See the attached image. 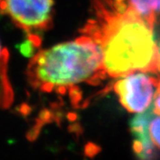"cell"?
<instances>
[{
  "label": "cell",
  "mask_w": 160,
  "mask_h": 160,
  "mask_svg": "<svg viewBox=\"0 0 160 160\" xmlns=\"http://www.w3.org/2000/svg\"><path fill=\"white\" fill-rule=\"evenodd\" d=\"M0 12L24 30L38 48L41 34L52 26L54 0H0Z\"/></svg>",
  "instance_id": "3957f363"
},
{
  "label": "cell",
  "mask_w": 160,
  "mask_h": 160,
  "mask_svg": "<svg viewBox=\"0 0 160 160\" xmlns=\"http://www.w3.org/2000/svg\"><path fill=\"white\" fill-rule=\"evenodd\" d=\"M150 135L154 145L160 150V115L152 118L150 123Z\"/></svg>",
  "instance_id": "52a82bcc"
},
{
  "label": "cell",
  "mask_w": 160,
  "mask_h": 160,
  "mask_svg": "<svg viewBox=\"0 0 160 160\" xmlns=\"http://www.w3.org/2000/svg\"><path fill=\"white\" fill-rule=\"evenodd\" d=\"M157 50H158V70L160 73V38L157 42Z\"/></svg>",
  "instance_id": "8fae6325"
},
{
  "label": "cell",
  "mask_w": 160,
  "mask_h": 160,
  "mask_svg": "<svg viewBox=\"0 0 160 160\" xmlns=\"http://www.w3.org/2000/svg\"><path fill=\"white\" fill-rule=\"evenodd\" d=\"M0 91L2 92L3 94H4L5 96H6L8 98L10 101H12V93H10L8 92H7V91H5L4 89H2L1 87H0ZM0 102H2V105H10V104L8 102V101H7L6 99H5V97L2 96V94L1 92H0Z\"/></svg>",
  "instance_id": "9c48e42d"
},
{
  "label": "cell",
  "mask_w": 160,
  "mask_h": 160,
  "mask_svg": "<svg viewBox=\"0 0 160 160\" xmlns=\"http://www.w3.org/2000/svg\"><path fill=\"white\" fill-rule=\"evenodd\" d=\"M91 12L80 32L99 46L109 77L158 74L153 28L130 11L120 9L114 0H91Z\"/></svg>",
  "instance_id": "6da1fadb"
},
{
  "label": "cell",
  "mask_w": 160,
  "mask_h": 160,
  "mask_svg": "<svg viewBox=\"0 0 160 160\" xmlns=\"http://www.w3.org/2000/svg\"><path fill=\"white\" fill-rule=\"evenodd\" d=\"M8 60V52L6 48H2L0 43V61Z\"/></svg>",
  "instance_id": "30bf717a"
},
{
  "label": "cell",
  "mask_w": 160,
  "mask_h": 160,
  "mask_svg": "<svg viewBox=\"0 0 160 160\" xmlns=\"http://www.w3.org/2000/svg\"><path fill=\"white\" fill-rule=\"evenodd\" d=\"M158 78L145 72H137L118 79L114 91L128 111L141 113L151 106Z\"/></svg>",
  "instance_id": "277c9868"
},
{
  "label": "cell",
  "mask_w": 160,
  "mask_h": 160,
  "mask_svg": "<svg viewBox=\"0 0 160 160\" xmlns=\"http://www.w3.org/2000/svg\"><path fill=\"white\" fill-rule=\"evenodd\" d=\"M26 77L30 86L42 92L69 93L74 103L82 99L79 86H98L109 77L99 46L82 35L39 51L28 64Z\"/></svg>",
  "instance_id": "7a4b0ae2"
},
{
  "label": "cell",
  "mask_w": 160,
  "mask_h": 160,
  "mask_svg": "<svg viewBox=\"0 0 160 160\" xmlns=\"http://www.w3.org/2000/svg\"><path fill=\"white\" fill-rule=\"evenodd\" d=\"M153 110L154 114L160 115V79L158 80L157 88H156L155 95L154 98V104H153Z\"/></svg>",
  "instance_id": "ba28073f"
},
{
  "label": "cell",
  "mask_w": 160,
  "mask_h": 160,
  "mask_svg": "<svg viewBox=\"0 0 160 160\" xmlns=\"http://www.w3.org/2000/svg\"><path fill=\"white\" fill-rule=\"evenodd\" d=\"M118 8L128 10L153 28L160 16V0H114Z\"/></svg>",
  "instance_id": "8992f818"
},
{
  "label": "cell",
  "mask_w": 160,
  "mask_h": 160,
  "mask_svg": "<svg viewBox=\"0 0 160 160\" xmlns=\"http://www.w3.org/2000/svg\"><path fill=\"white\" fill-rule=\"evenodd\" d=\"M154 114L153 105L139 113L130 122V130L133 137L132 149L137 160H156L157 150L150 135V123Z\"/></svg>",
  "instance_id": "5b68a950"
}]
</instances>
